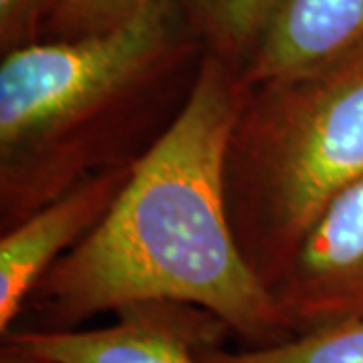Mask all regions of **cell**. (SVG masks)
I'll return each mask as SVG.
<instances>
[{"label": "cell", "mask_w": 363, "mask_h": 363, "mask_svg": "<svg viewBox=\"0 0 363 363\" xmlns=\"http://www.w3.org/2000/svg\"><path fill=\"white\" fill-rule=\"evenodd\" d=\"M242 93L240 71L204 52L180 116L135 164L104 220L28 295V329L65 331L131 303L178 301L218 315L245 347L295 337L226 212L224 156Z\"/></svg>", "instance_id": "6da1fadb"}, {"label": "cell", "mask_w": 363, "mask_h": 363, "mask_svg": "<svg viewBox=\"0 0 363 363\" xmlns=\"http://www.w3.org/2000/svg\"><path fill=\"white\" fill-rule=\"evenodd\" d=\"M204 47L174 0L0 63V233L105 169L140 162L186 107Z\"/></svg>", "instance_id": "7a4b0ae2"}, {"label": "cell", "mask_w": 363, "mask_h": 363, "mask_svg": "<svg viewBox=\"0 0 363 363\" xmlns=\"http://www.w3.org/2000/svg\"><path fill=\"white\" fill-rule=\"evenodd\" d=\"M363 178V45L331 65L245 85L224 156L236 245L271 289L325 210Z\"/></svg>", "instance_id": "3957f363"}, {"label": "cell", "mask_w": 363, "mask_h": 363, "mask_svg": "<svg viewBox=\"0 0 363 363\" xmlns=\"http://www.w3.org/2000/svg\"><path fill=\"white\" fill-rule=\"evenodd\" d=\"M116 313V323L101 329H13L2 337L51 363H202L204 351L234 335L218 315L178 301H142Z\"/></svg>", "instance_id": "277c9868"}, {"label": "cell", "mask_w": 363, "mask_h": 363, "mask_svg": "<svg viewBox=\"0 0 363 363\" xmlns=\"http://www.w3.org/2000/svg\"><path fill=\"white\" fill-rule=\"evenodd\" d=\"M295 335L363 315V178L347 188L271 289Z\"/></svg>", "instance_id": "5b68a950"}, {"label": "cell", "mask_w": 363, "mask_h": 363, "mask_svg": "<svg viewBox=\"0 0 363 363\" xmlns=\"http://www.w3.org/2000/svg\"><path fill=\"white\" fill-rule=\"evenodd\" d=\"M135 164L105 169L18 222L0 238V333L21 317L40 277L104 220Z\"/></svg>", "instance_id": "8992f818"}, {"label": "cell", "mask_w": 363, "mask_h": 363, "mask_svg": "<svg viewBox=\"0 0 363 363\" xmlns=\"http://www.w3.org/2000/svg\"><path fill=\"white\" fill-rule=\"evenodd\" d=\"M363 45V0H277L240 69L242 85L331 65Z\"/></svg>", "instance_id": "52a82bcc"}, {"label": "cell", "mask_w": 363, "mask_h": 363, "mask_svg": "<svg viewBox=\"0 0 363 363\" xmlns=\"http://www.w3.org/2000/svg\"><path fill=\"white\" fill-rule=\"evenodd\" d=\"M188 25L204 51L242 69L277 0H186Z\"/></svg>", "instance_id": "ba28073f"}, {"label": "cell", "mask_w": 363, "mask_h": 363, "mask_svg": "<svg viewBox=\"0 0 363 363\" xmlns=\"http://www.w3.org/2000/svg\"><path fill=\"white\" fill-rule=\"evenodd\" d=\"M202 363H363V315L269 347H214L202 353Z\"/></svg>", "instance_id": "9c48e42d"}, {"label": "cell", "mask_w": 363, "mask_h": 363, "mask_svg": "<svg viewBox=\"0 0 363 363\" xmlns=\"http://www.w3.org/2000/svg\"><path fill=\"white\" fill-rule=\"evenodd\" d=\"M152 0H49L39 40H75L125 25Z\"/></svg>", "instance_id": "30bf717a"}, {"label": "cell", "mask_w": 363, "mask_h": 363, "mask_svg": "<svg viewBox=\"0 0 363 363\" xmlns=\"http://www.w3.org/2000/svg\"><path fill=\"white\" fill-rule=\"evenodd\" d=\"M49 0H0L2 55L39 43L40 21Z\"/></svg>", "instance_id": "8fae6325"}, {"label": "cell", "mask_w": 363, "mask_h": 363, "mask_svg": "<svg viewBox=\"0 0 363 363\" xmlns=\"http://www.w3.org/2000/svg\"><path fill=\"white\" fill-rule=\"evenodd\" d=\"M0 363H51L49 359L40 357L39 353L26 350L21 343L13 339L2 337V347H0Z\"/></svg>", "instance_id": "7c38bea8"}]
</instances>
